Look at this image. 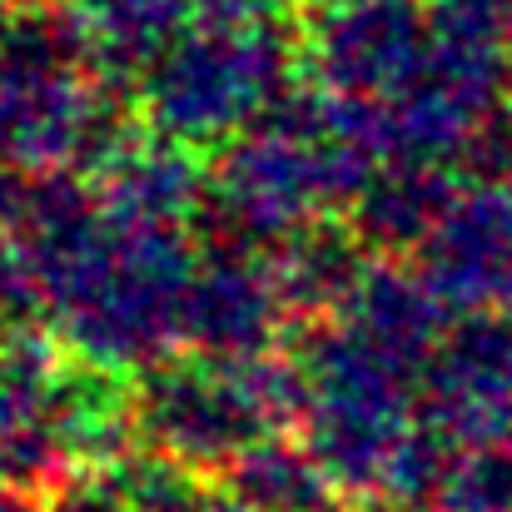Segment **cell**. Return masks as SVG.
Instances as JSON below:
<instances>
[{
    "instance_id": "21",
    "label": "cell",
    "mask_w": 512,
    "mask_h": 512,
    "mask_svg": "<svg viewBox=\"0 0 512 512\" xmlns=\"http://www.w3.org/2000/svg\"><path fill=\"white\" fill-rule=\"evenodd\" d=\"M5 334H10V329H5V319H0V343H5Z\"/></svg>"
},
{
    "instance_id": "2",
    "label": "cell",
    "mask_w": 512,
    "mask_h": 512,
    "mask_svg": "<svg viewBox=\"0 0 512 512\" xmlns=\"http://www.w3.org/2000/svg\"><path fill=\"white\" fill-rule=\"evenodd\" d=\"M189 284H194V259L174 229L110 219L90 284L60 314L65 339L80 348V358L120 373L155 368L165 348L184 339Z\"/></svg>"
},
{
    "instance_id": "20",
    "label": "cell",
    "mask_w": 512,
    "mask_h": 512,
    "mask_svg": "<svg viewBox=\"0 0 512 512\" xmlns=\"http://www.w3.org/2000/svg\"><path fill=\"white\" fill-rule=\"evenodd\" d=\"M5 10H10V0H0V20H5Z\"/></svg>"
},
{
    "instance_id": "16",
    "label": "cell",
    "mask_w": 512,
    "mask_h": 512,
    "mask_svg": "<svg viewBox=\"0 0 512 512\" xmlns=\"http://www.w3.org/2000/svg\"><path fill=\"white\" fill-rule=\"evenodd\" d=\"M284 0H204L209 25H274Z\"/></svg>"
},
{
    "instance_id": "22",
    "label": "cell",
    "mask_w": 512,
    "mask_h": 512,
    "mask_svg": "<svg viewBox=\"0 0 512 512\" xmlns=\"http://www.w3.org/2000/svg\"><path fill=\"white\" fill-rule=\"evenodd\" d=\"M508 15H512V0H508Z\"/></svg>"
},
{
    "instance_id": "6",
    "label": "cell",
    "mask_w": 512,
    "mask_h": 512,
    "mask_svg": "<svg viewBox=\"0 0 512 512\" xmlns=\"http://www.w3.org/2000/svg\"><path fill=\"white\" fill-rule=\"evenodd\" d=\"M428 423L458 448H488L512 438V319L468 314L448 329L423 368Z\"/></svg>"
},
{
    "instance_id": "15",
    "label": "cell",
    "mask_w": 512,
    "mask_h": 512,
    "mask_svg": "<svg viewBox=\"0 0 512 512\" xmlns=\"http://www.w3.org/2000/svg\"><path fill=\"white\" fill-rule=\"evenodd\" d=\"M110 493L120 512H234L229 493L204 478V468L160 448H135L110 463Z\"/></svg>"
},
{
    "instance_id": "12",
    "label": "cell",
    "mask_w": 512,
    "mask_h": 512,
    "mask_svg": "<svg viewBox=\"0 0 512 512\" xmlns=\"http://www.w3.org/2000/svg\"><path fill=\"white\" fill-rule=\"evenodd\" d=\"M458 184L448 179L443 165H378V174L358 189V209H353V229L363 234L368 249H423L428 234L438 229V219L448 214Z\"/></svg>"
},
{
    "instance_id": "4",
    "label": "cell",
    "mask_w": 512,
    "mask_h": 512,
    "mask_svg": "<svg viewBox=\"0 0 512 512\" xmlns=\"http://www.w3.org/2000/svg\"><path fill=\"white\" fill-rule=\"evenodd\" d=\"M309 383L304 423L309 448L324 463V473L353 488H383V473L408 438V368L383 358L373 343H363L348 324L314 329L294 353Z\"/></svg>"
},
{
    "instance_id": "13",
    "label": "cell",
    "mask_w": 512,
    "mask_h": 512,
    "mask_svg": "<svg viewBox=\"0 0 512 512\" xmlns=\"http://www.w3.org/2000/svg\"><path fill=\"white\" fill-rule=\"evenodd\" d=\"M224 493L234 512H309L329 503V473L314 458V448L259 438L234 463H224Z\"/></svg>"
},
{
    "instance_id": "1",
    "label": "cell",
    "mask_w": 512,
    "mask_h": 512,
    "mask_svg": "<svg viewBox=\"0 0 512 512\" xmlns=\"http://www.w3.org/2000/svg\"><path fill=\"white\" fill-rule=\"evenodd\" d=\"M309 383L299 358H204L155 363L135 388V428L150 448L194 468L234 463L249 443L269 438L289 418H304Z\"/></svg>"
},
{
    "instance_id": "11",
    "label": "cell",
    "mask_w": 512,
    "mask_h": 512,
    "mask_svg": "<svg viewBox=\"0 0 512 512\" xmlns=\"http://www.w3.org/2000/svg\"><path fill=\"white\" fill-rule=\"evenodd\" d=\"M368 269L373 264L363 259V234L343 224H324V219L299 224L289 239L274 244V259H269L279 299L294 314H329V309L343 314Z\"/></svg>"
},
{
    "instance_id": "7",
    "label": "cell",
    "mask_w": 512,
    "mask_h": 512,
    "mask_svg": "<svg viewBox=\"0 0 512 512\" xmlns=\"http://www.w3.org/2000/svg\"><path fill=\"white\" fill-rule=\"evenodd\" d=\"M418 254L423 279L448 309L478 314L488 299H503L512 284V189H458Z\"/></svg>"
},
{
    "instance_id": "5",
    "label": "cell",
    "mask_w": 512,
    "mask_h": 512,
    "mask_svg": "<svg viewBox=\"0 0 512 512\" xmlns=\"http://www.w3.org/2000/svg\"><path fill=\"white\" fill-rule=\"evenodd\" d=\"M428 15L418 0H343L329 5L309 35L314 80L343 100H388L428 65Z\"/></svg>"
},
{
    "instance_id": "3",
    "label": "cell",
    "mask_w": 512,
    "mask_h": 512,
    "mask_svg": "<svg viewBox=\"0 0 512 512\" xmlns=\"http://www.w3.org/2000/svg\"><path fill=\"white\" fill-rule=\"evenodd\" d=\"M294 80V45L279 25H209L174 35L145 70V110L174 145L249 130Z\"/></svg>"
},
{
    "instance_id": "17",
    "label": "cell",
    "mask_w": 512,
    "mask_h": 512,
    "mask_svg": "<svg viewBox=\"0 0 512 512\" xmlns=\"http://www.w3.org/2000/svg\"><path fill=\"white\" fill-rule=\"evenodd\" d=\"M309 512H353V508H343V503H319V508H309Z\"/></svg>"
},
{
    "instance_id": "9",
    "label": "cell",
    "mask_w": 512,
    "mask_h": 512,
    "mask_svg": "<svg viewBox=\"0 0 512 512\" xmlns=\"http://www.w3.org/2000/svg\"><path fill=\"white\" fill-rule=\"evenodd\" d=\"M448 304L433 294V284L398 264H373L358 284V294L343 309V324L363 343H373L383 358H393L408 373H423L428 358L443 343Z\"/></svg>"
},
{
    "instance_id": "19",
    "label": "cell",
    "mask_w": 512,
    "mask_h": 512,
    "mask_svg": "<svg viewBox=\"0 0 512 512\" xmlns=\"http://www.w3.org/2000/svg\"><path fill=\"white\" fill-rule=\"evenodd\" d=\"M503 304H508V319H512V284H508V294H503Z\"/></svg>"
},
{
    "instance_id": "18",
    "label": "cell",
    "mask_w": 512,
    "mask_h": 512,
    "mask_svg": "<svg viewBox=\"0 0 512 512\" xmlns=\"http://www.w3.org/2000/svg\"><path fill=\"white\" fill-rule=\"evenodd\" d=\"M304 5H314V10H329V5H343V0H304Z\"/></svg>"
},
{
    "instance_id": "8",
    "label": "cell",
    "mask_w": 512,
    "mask_h": 512,
    "mask_svg": "<svg viewBox=\"0 0 512 512\" xmlns=\"http://www.w3.org/2000/svg\"><path fill=\"white\" fill-rule=\"evenodd\" d=\"M279 314L284 299L269 269L249 264V254H209L184 299V339L214 358L269 353Z\"/></svg>"
},
{
    "instance_id": "10",
    "label": "cell",
    "mask_w": 512,
    "mask_h": 512,
    "mask_svg": "<svg viewBox=\"0 0 512 512\" xmlns=\"http://www.w3.org/2000/svg\"><path fill=\"white\" fill-rule=\"evenodd\" d=\"M100 179V204L105 219L115 224H155L174 229L179 219H194L204 204L209 179L199 174L189 145H125Z\"/></svg>"
},
{
    "instance_id": "14",
    "label": "cell",
    "mask_w": 512,
    "mask_h": 512,
    "mask_svg": "<svg viewBox=\"0 0 512 512\" xmlns=\"http://www.w3.org/2000/svg\"><path fill=\"white\" fill-rule=\"evenodd\" d=\"M189 10L194 0H80L95 35V65L110 75L150 70L174 35H184Z\"/></svg>"
}]
</instances>
